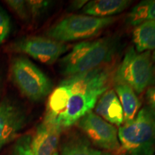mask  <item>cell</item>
I'll use <instances>...</instances> for the list:
<instances>
[{
	"label": "cell",
	"mask_w": 155,
	"mask_h": 155,
	"mask_svg": "<svg viewBox=\"0 0 155 155\" xmlns=\"http://www.w3.org/2000/svg\"><path fill=\"white\" fill-rule=\"evenodd\" d=\"M111 74V68L103 65L65 78L50 94L43 121L62 130L72 127L96 106L109 88Z\"/></svg>",
	"instance_id": "obj_1"
},
{
	"label": "cell",
	"mask_w": 155,
	"mask_h": 155,
	"mask_svg": "<svg viewBox=\"0 0 155 155\" xmlns=\"http://www.w3.org/2000/svg\"><path fill=\"white\" fill-rule=\"evenodd\" d=\"M119 44L116 36L79 42L61 59V73L67 78L101 67L112 59Z\"/></svg>",
	"instance_id": "obj_2"
},
{
	"label": "cell",
	"mask_w": 155,
	"mask_h": 155,
	"mask_svg": "<svg viewBox=\"0 0 155 155\" xmlns=\"http://www.w3.org/2000/svg\"><path fill=\"white\" fill-rule=\"evenodd\" d=\"M121 147L129 155H153L155 152V112L144 106L134 119L124 123L118 132Z\"/></svg>",
	"instance_id": "obj_3"
},
{
	"label": "cell",
	"mask_w": 155,
	"mask_h": 155,
	"mask_svg": "<svg viewBox=\"0 0 155 155\" xmlns=\"http://www.w3.org/2000/svg\"><path fill=\"white\" fill-rule=\"evenodd\" d=\"M115 83H124L141 94L155 83V71L150 51L137 53L129 47L114 76Z\"/></svg>",
	"instance_id": "obj_4"
},
{
	"label": "cell",
	"mask_w": 155,
	"mask_h": 155,
	"mask_svg": "<svg viewBox=\"0 0 155 155\" xmlns=\"http://www.w3.org/2000/svg\"><path fill=\"white\" fill-rule=\"evenodd\" d=\"M115 17H96L84 15H69L50 27L48 38L64 42L94 38L114 23Z\"/></svg>",
	"instance_id": "obj_5"
},
{
	"label": "cell",
	"mask_w": 155,
	"mask_h": 155,
	"mask_svg": "<svg viewBox=\"0 0 155 155\" xmlns=\"http://www.w3.org/2000/svg\"><path fill=\"white\" fill-rule=\"evenodd\" d=\"M10 75L21 94L32 101L45 99L53 91V83L49 78L25 57L19 56L12 60Z\"/></svg>",
	"instance_id": "obj_6"
},
{
	"label": "cell",
	"mask_w": 155,
	"mask_h": 155,
	"mask_svg": "<svg viewBox=\"0 0 155 155\" xmlns=\"http://www.w3.org/2000/svg\"><path fill=\"white\" fill-rule=\"evenodd\" d=\"M70 45L48 37L28 36L11 42L5 51L25 54L42 63L51 65L69 50Z\"/></svg>",
	"instance_id": "obj_7"
},
{
	"label": "cell",
	"mask_w": 155,
	"mask_h": 155,
	"mask_svg": "<svg viewBox=\"0 0 155 155\" xmlns=\"http://www.w3.org/2000/svg\"><path fill=\"white\" fill-rule=\"evenodd\" d=\"M77 124L96 147L107 151L119 150L120 143L116 127L94 112L86 114Z\"/></svg>",
	"instance_id": "obj_8"
},
{
	"label": "cell",
	"mask_w": 155,
	"mask_h": 155,
	"mask_svg": "<svg viewBox=\"0 0 155 155\" xmlns=\"http://www.w3.org/2000/svg\"><path fill=\"white\" fill-rule=\"evenodd\" d=\"M28 122L22 106L8 98L0 103V150L17 138Z\"/></svg>",
	"instance_id": "obj_9"
},
{
	"label": "cell",
	"mask_w": 155,
	"mask_h": 155,
	"mask_svg": "<svg viewBox=\"0 0 155 155\" xmlns=\"http://www.w3.org/2000/svg\"><path fill=\"white\" fill-rule=\"evenodd\" d=\"M63 130L60 127L43 121L30 136V149L34 155H54Z\"/></svg>",
	"instance_id": "obj_10"
},
{
	"label": "cell",
	"mask_w": 155,
	"mask_h": 155,
	"mask_svg": "<svg viewBox=\"0 0 155 155\" xmlns=\"http://www.w3.org/2000/svg\"><path fill=\"white\" fill-rule=\"evenodd\" d=\"M96 114L109 123L120 126L124 122V112L117 95L108 89L100 97L95 106Z\"/></svg>",
	"instance_id": "obj_11"
},
{
	"label": "cell",
	"mask_w": 155,
	"mask_h": 155,
	"mask_svg": "<svg viewBox=\"0 0 155 155\" xmlns=\"http://www.w3.org/2000/svg\"><path fill=\"white\" fill-rule=\"evenodd\" d=\"M128 0H95L88 2L82 12L96 17H109L121 13L130 5Z\"/></svg>",
	"instance_id": "obj_12"
},
{
	"label": "cell",
	"mask_w": 155,
	"mask_h": 155,
	"mask_svg": "<svg viewBox=\"0 0 155 155\" xmlns=\"http://www.w3.org/2000/svg\"><path fill=\"white\" fill-rule=\"evenodd\" d=\"M115 91L124 112V123L134 119L141 107V102L135 91L124 83H115Z\"/></svg>",
	"instance_id": "obj_13"
},
{
	"label": "cell",
	"mask_w": 155,
	"mask_h": 155,
	"mask_svg": "<svg viewBox=\"0 0 155 155\" xmlns=\"http://www.w3.org/2000/svg\"><path fill=\"white\" fill-rule=\"evenodd\" d=\"M61 155H111L94 148L91 143L78 134H69L61 147Z\"/></svg>",
	"instance_id": "obj_14"
},
{
	"label": "cell",
	"mask_w": 155,
	"mask_h": 155,
	"mask_svg": "<svg viewBox=\"0 0 155 155\" xmlns=\"http://www.w3.org/2000/svg\"><path fill=\"white\" fill-rule=\"evenodd\" d=\"M133 40L139 53L155 49V21H148L137 26L133 31Z\"/></svg>",
	"instance_id": "obj_15"
},
{
	"label": "cell",
	"mask_w": 155,
	"mask_h": 155,
	"mask_svg": "<svg viewBox=\"0 0 155 155\" xmlns=\"http://www.w3.org/2000/svg\"><path fill=\"white\" fill-rule=\"evenodd\" d=\"M148 21H155V0L141 2L131 9L127 18L128 24L135 27Z\"/></svg>",
	"instance_id": "obj_16"
},
{
	"label": "cell",
	"mask_w": 155,
	"mask_h": 155,
	"mask_svg": "<svg viewBox=\"0 0 155 155\" xmlns=\"http://www.w3.org/2000/svg\"><path fill=\"white\" fill-rule=\"evenodd\" d=\"M26 2L30 17L37 19L46 12L49 8L51 2L44 0H29Z\"/></svg>",
	"instance_id": "obj_17"
},
{
	"label": "cell",
	"mask_w": 155,
	"mask_h": 155,
	"mask_svg": "<svg viewBox=\"0 0 155 155\" xmlns=\"http://www.w3.org/2000/svg\"><path fill=\"white\" fill-rule=\"evenodd\" d=\"M5 2L22 20L28 21L30 19L26 2L23 0H7Z\"/></svg>",
	"instance_id": "obj_18"
},
{
	"label": "cell",
	"mask_w": 155,
	"mask_h": 155,
	"mask_svg": "<svg viewBox=\"0 0 155 155\" xmlns=\"http://www.w3.org/2000/svg\"><path fill=\"white\" fill-rule=\"evenodd\" d=\"M12 23L9 15L0 7V45L5 41L11 32Z\"/></svg>",
	"instance_id": "obj_19"
},
{
	"label": "cell",
	"mask_w": 155,
	"mask_h": 155,
	"mask_svg": "<svg viewBox=\"0 0 155 155\" xmlns=\"http://www.w3.org/2000/svg\"><path fill=\"white\" fill-rule=\"evenodd\" d=\"M12 155H34L30 149V135H25L17 140Z\"/></svg>",
	"instance_id": "obj_20"
},
{
	"label": "cell",
	"mask_w": 155,
	"mask_h": 155,
	"mask_svg": "<svg viewBox=\"0 0 155 155\" xmlns=\"http://www.w3.org/2000/svg\"><path fill=\"white\" fill-rule=\"evenodd\" d=\"M146 98L149 106L155 112V83L147 88Z\"/></svg>",
	"instance_id": "obj_21"
},
{
	"label": "cell",
	"mask_w": 155,
	"mask_h": 155,
	"mask_svg": "<svg viewBox=\"0 0 155 155\" xmlns=\"http://www.w3.org/2000/svg\"><path fill=\"white\" fill-rule=\"evenodd\" d=\"M87 2H88V1H81V0L74 1L71 3L70 8H71V10H77V9H82Z\"/></svg>",
	"instance_id": "obj_22"
},
{
	"label": "cell",
	"mask_w": 155,
	"mask_h": 155,
	"mask_svg": "<svg viewBox=\"0 0 155 155\" xmlns=\"http://www.w3.org/2000/svg\"><path fill=\"white\" fill-rule=\"evenodd\" d=\"M2 85V77L1 74H0V91H1Z\"/></svg>",
	"instance_id": "obj_23"
},
{
	"label": "cell",
	"mask_w": 155,
	"mask_h": 155,
	"mask_svg": "<svg viewBox=\"0 0 155 155\" xmlns=\"http://www.w3.org/2000/svg\"><path fill=\"white\" fill-rule=\"evenodd\" d=\"M153 59H154V61H155V51H154V54H153Z\"/></svg>",
	"instance_id": "obj_24"
},
{
	"label": "cell",
	"mask_w": 155,
	"mask_h": 155,
	"mask_svg": "<svg viewBox=\"0 0 155 155\" xmlns=\"http://www.w3.org/2000/svg\"><path fill=\"white\" fill-rule=\"evenodd\" d=\"M54 155H58V153H55V154H54Z\"/></svg>",
	"instance_id": "obj_25"
}]
</instances>
